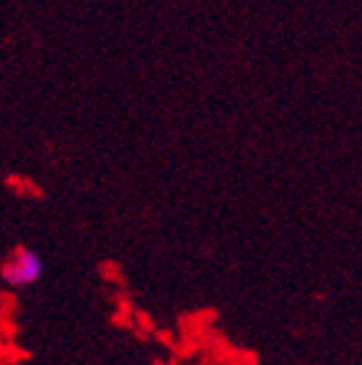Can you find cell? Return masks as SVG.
<instances>
[{
    "instance_id": "obj_1",
    "label": "cell",
    "mask_w": 362,
    "mask_h": 365,
    "mask_svg": "<svg viewBox=\"0 0 362 365\" xmlns=\"http://www.w3.org/2000/svg\"><path fill=\"white\" fill-rule=\"evenodd\" d=\"M41 274H43V262H41L36 251L26 249V246H21L16 251V257L0 267V279L6 282L8 287H13V289L36 284L41 279Z\"/></svg>"
}]
</instances>
